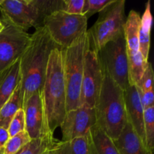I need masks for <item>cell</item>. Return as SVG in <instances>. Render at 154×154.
<instances>
[{
    "mask_svg": "<svg viewBox=\"0 0 154 154\" xmlns=\"http://www.w3.org/2000/svg\"><path fill=\"white\" fill-rule=\"evenodd\" d=\"M0 154H3V148H0Z\"/></svg>",
    "mask_w": 154,
    "mask_h": 154,
    "instance_id": "32",
    "label": "cell"
},
{
    "mask_svg": "<svg viewBox=\"0 0 154 154\" xmlns=\"http://www.w3.org/2000/svg\"><path fill=\"white\" fill-rule=\"evenodd\" d=\"M85 0H63V11L73 15H83Z\"/></svg>",
    "mask_w": 154,
    "mask_h": 154,
    "instance_id": "28",
    "label": "cell"
},
{
    "mask_svg": "<svg viewBox=\"0 0 154 154\" xmlns=\"http://www.w3.org/2000/svg\"><path fill=\"white\" fill-rule=\"evenodd\" d=\"M141 15L134 10L129 11L124 25V37L128 57H133L139 52V29Z\"/></svg>",
    "mask_w": 154,
    "mask_h": 154,
    "instance_id": "16",
    "label": "cell"
},
{
    "mask_svg": "<svg viewBox=\"0 0 154 154\" xmlns=\"http://www.w3.org/2000/svg\"><path fill=\"white\" fill-rule=\"evenodd\" d=\"M49 148H50V147H49ZM49 148H48V149H49ZM48 150H45V151H44L43 153H42L41 154H47V153H48Z\"/></svg>",
    "mask_w": 154,
    "mask_h": 154,
    "instance_id": "31",
    "label": "cell"
},
{
    "mask_svg": "<svg viewBox=\"0 0 154 154\" xmlns=\"http://www.w3.org/2000/svg\"><path fill=\"white\" fill-rule=\"evenodd\" d=\"M63 8V0H0V21L27 32L42 27L48 15Z\"/></svg>",
    "mask_w": 154,
    "mask_h": 154,
    "instance_id": "4",
    "label": "cell"
},
{
    "mask_svg": "<svg viewBox=\"0 0 154 154\" xmlns=\"http://www.w3.org/2000/svg\"><path fill=\"white\" fill-rule=\"evenodd\" d=\"M103 81V73L97 52L90 46L84 57L81 90V106L94 108Z\"/></svg>",
    "mask_w": 154,
    "mask_h": 154,
    "instance_id": "9",
    "label": "cell"
},
{
    "mask_svg": "<svg viewBox=\"0 0 154 154\" xmlns=\"http://www.w3.org/2000/svg\"><path fill=\"white\" fill-rule=\"evenodd\" d=\"M8 131L10 138L25 131V114L22 108L16 113L11 120Z\"/></svg>",
    "mask_w": 154,
    "mask_h": 154,
    "instance_id": "27",
    "label": "cell"
},
{
    "mask_svg": "<svg viewBox=\"0 0 154 154\" xmlns=\"http://www.w3.org/2000/svg\"><path fill=\"white\" fill-rule=\"evenodd\" d=\"M20 82V59L0 72V109Z\"/></svg>",
    "mask_w": 154,
    "mask_h": 154,
    "instance_id": "15",
    "label": "cell"
},
{
    "mask_svg": "<svg viewBox=\"0 0 154 154\" xmlns=\"http://www.w3.org/2000/svg\"><path fill=\"white\" fill-rule=\"evenodd\" d=\"M31 141L29 135L26 131L11 137L3 148V154H17Z\"/></svg>",
    "mask_w": 154,
    "mask_h": 154,
    "instance_id": "25",
    "label": "cell"
},
{
    "mask_svg": "<svg viewBox=\"0 0 154 154\" xmlns=\"http://www.w3.org/2000/svg\"><path fill=\"white\" fill-rule=\"evenodd\" d=\"M96 125L114 141L127 123L123 90L106 74L95 105Z\"/></svg>",
    "mask_w": 154,
    "mask_h": 154,
    "instance_id": "3",
    "label": "cell"
},
{
    "mask_svg": "<svg viewBox=\"0 0 154 154\" xmlns=\"http://www.w3.org/2000/svg\"><path fill=\"white\" fill-rule=\"evenodd\" d=\"M125 0H115L99 13L96 22L87 29L89 45L96 52L110 41L124 33Z\"/></svg>",
    "mask_w": 154,
    "mask_h": 154,
    "instance_id": "6",
    "label": "cell"
},
{
    "mask_svg": "<svg viewBox=\"0 0 154 154\" xmlns=\"http://www.w3.org/2000/svg\"><path fill=\"white\" fill-rule=\"evenodd\" d=\"M89 48L88 33L83 34L70 46L62 49L66 89V112L81 107V90L84 57Z\"/></svg>",
    "mask_w": 154,
    "mask_h": 154,
    "instance_id": "5",
    "label": "cell"
},
{
    "mask_svg": "<svg viewBox=\"0 0 154 154\" xmlns=\"http://www.w3.org/2000/svg\"><path fill=\"white\" fill-rule=\"evenodd\" d=\"M59 48L44 26L32 34L31 42L20 58L23 108L34 93L42 92L51 51Z\"/></svg>",
    "mask_w": 154,
    "mask_h": 154,
    "instance_id": "2",
    "label": "cell"
},
{
    "mask_svg": "<svg viewBox=\"0 0 154 154\" xmlns=\"http://www.w3.org/2000/svg\"><path fill=\"white\" fill-rule=\"evenodd\" d=\"M149 62L146 61L141 53L133 57H128L129 78L130 85H136L142 77Z\"/></svg>",
    "mask_w": 154,
    "mask_h": 154,
    "instance_id": "22",
    "label": "cell"
},
{
    "mask_svg": "<svg viewBox=\"0 0 154 154\" xmlns=\"http://www.w3.org/2000/svg\"><path fill=\"white\" fill-rule=\"evenodd\" d=\"M4 24L0 32V72L19 60L31 42L32 34Z\"/></svg>",
    "mask_w": 154,
    "mask_h": 154,
    "instance_id": "10",
    "label": "cell"
},
{
    "mask_svg": "<svg viewBox=\"0 0 154 154\" xmlns=\"http://www.w3.org/2000/svg\"><path fill=\"white\" fill-rule=\"evenodd\" d=\"M123 96L128 122L130 123L132 127L146 147L144 129V108L136 87L135 85H129L123 91Z\"/></svg>",
    "mask_w": 154,
    "mask_h": 154,
    "instance_id": "12",
    "label": "cell"
},
{
    "mask_svg": "<svg viewBox=\"0 0 154 154\" xmlns=\"http://www.w3.org/2000/svg\"><path fill=\"white\" fill-rule=\"evenodd\" d=\"M21 108L23 109V97L20 82L11 96L0 109V126L8 127L11 120Z\"/></svg>",
    "mask_w": 154,
    "mask_h": 154,
    "instance_id": "20",
    "label": "cell"
},
{
    "mask_svg": "<svg viewBox=\"0 0 154 154\" xmlns=\"http://www.w3.org/2000/svg\"><path fill=\"white\" fill-rule=\"evenodd\" d=\"M10 138L8 128L0 126V148H4L6 143Z\"/></svg>",
    "mask_w": 154,
    "mask_h": 154,
    "instance_id": "29",
    "label": "cell"
},
{
    "mask_svg": "<svg viewBox=\"0 0 154 154\" xmlns=\"http://www.w3.org/2000/svg\"><path fill=\"white\" fill-rule=\"evenodd\" d=\"M87 20L84 15L69 14L63 11H58L45 18L43 26L54 44L64 49L87 32Z\"/></svg>",
    "mask_w": 154,
    "mask_h": 154,
    "instance_id": "8",
    "label": "cell"
},
{
    "mask_svg": "<svg viewBox=\"0 0 154 154\" xmlns=\"http://www.w3.org/2000/svg\"><path fill=\"white\" fill-rule=\"evenodd\" d=\"M153 17L150 11V2L146 4L145 10L141 17V25L139 29V52L146 61H148L150 47V31Z\"/></svg>",
    "mask_w": 154,
    "mask_h": 154,
    "instance_id": "18",
    "label": "cell"
},
{
    "mask_svg": "<svg viewBox=\"0 0 154 154\" xmlns=\"http://www.w3.org/2000/svg\"><path fill=\"white\" fill-rule=\"evenodd\" d=\"M113 142L119 154H150L128 120L120 135Z\"/></svg>",
    "mask_w": 154,
    "mask_h": 154,
    "instance_id": "14",
    "label": "cell"
},
{
    "mask_svg": "<svg viewBox=\"0 0 154 154\" xmlns=\"http://www.w3.org/2000/svg\"><path fill=\"white\" fill-rule=\"evenodd\" d=\"M97 55L102 73L108 75L124 91L130 85L124 33L105 44Z\"/></svg>",
    "mask_w": 154,
    "mask_h": 154,
    "instance_id": "7",
    "label": "cell"
},
{
    "mask_svg": "<svg viewBox=\"0 0 154 154\" xmlns=\"http://www.w3.org/2000/svg\"><path fill=\"white\" fill-rule=\"evenodd\" d=\"M25 114V131L31 140L42 137L43 108L40 92L34 93L23 108Z\"/></svg>",
    "mask_w": 154,
    "mask_h": 154,
    "instance_id": "13",
    "label": "cell"
},
{
    "mask_svg": "<svg viewBox=\"0 0 154 154\" xmlns=\"http://www.w3.org/2000/svg\"><path fill=\"white\" fill-rule=\"evenodd\" d=\"M93 154H119L113 140L97 125L89 131Z\"/></svg>",
    "mask_w": 154,
    "mask_h": 154,
    "instance_id": "17",
    "label": "cell"
},
{
    "mask_svg": "<svg viewBox=\"0 0 154 154\" xmlns=\"http://www.w3.org/2000/svg\"><path fill=\"white\" fill-rule=\"evenodd\" d=\"M144 129L146 147L150 154H153L154 146V106L144 110Z\"/></svg>",
    "mask_w": 154,
    "mask_h": 154,
    "instance_id": "23",
    "label": "cell"
},
{
    "mask_svg": "<svg viewBox=\"0 0 154 154\" xmlns=\"http://www.w3.org/2000/svg\"><path fill=\"white\" fill-rule=\"evenodd\" d=\"M153 79V67L149 62L142 77L135 85L144 108L154 106Z\"/></svg>",
    "mask_w": 154,
    "mask_h": 154,
    "instance_id": "19",
    "label": "cell"
},
{
    "mask_svg": "<svg viewBox=\"0 0 154 154\" xmlns=\"http://www.w3.org/2000/svg\"><path fill=\"white\" fill-rule=\"evenodd\" d=\"M57 139L55 138L42 137L38 139L32 140L27 145L17 154H41L51 147Z\"/></svg>",
    "mask_w": 154,
    "mask_h": 154,
    "instance_id": "24",
    "label": "cell"
},
{
    "mask_svg": "<svg viewBox=\"0 0 154 154\" xmlns=\"http://www.w3.org/2000/svg\"><path fill=\"white\" fill-rule=\"evenodd\" d=\"M96 124L94 108L81 106L66 113L60 127L62 141H69L79 137L85 136L93 126Z\"/></svg>",
    "mask_w": 154,
    "mask_h": 154,
    "instance_id": "11",
    "label": "cell"
},
{
    "mask_svg": "<svg viewBox=\"0 0 154 154\" xmlns=\"http://www.w3.org/2000/svg\"><path fill=\"white\" fill-rule=\"evenodd\" d=\"M115 0H85L83 15L88 20L90 17L100 13Z\"/></svg>",
    "mask_w": 154,
    "mask_h": 154,
    "instance_id": "26",
    "label": "cell"
},
{
    "mask_svg": "<svg viewBox=\"0 0 154 154\" xmlns=\"http://www.w3.org/2000/svg\"><path fill=\"white\" fill-rule=\"evenodd\" d=\"M58 147L60 154H93L89 132L69 141H59Z\"/></svg>",
    "mask_w": 154,
    "mask_h": 154,
    "instance_id": "21",
    "label": "cell"
},
{
    "mask_svg": "<svg viewBox=\"0 0 154 154\" xmlns=\"http://www.w3.org/2000/svg\"><path fill=\"white\" fill-rule=\"evenodd\" d=\"M3 29H4V24L0 21V32H1Z\"/></svg>",
    "mask_w": 154,
    "mask_h": 154,
    "instance_id": "30",
    "label": "cell"
},
{
    "mask_svg": "<svg viewBox=\"0 0 154 154\" xmlns=\"http://www.w3.org/2000/svg\"><path fill=\"white\" fill-rule=\"evenodd\" d=\"M41 97L43 108L42 137L54 138V132L60 126L66 113V83L60 48H54L50 54Z\"/></svg>",
    "mask_w": 154,
    "mask_h": 154,
    "instance_id": "1",
    "label": "cell"
}]
</instances>
